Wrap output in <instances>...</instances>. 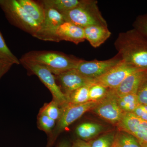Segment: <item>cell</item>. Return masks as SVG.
<instances>
[{
  "label": "cell",
  "mask_w": 147,
  "mask_h": 147,
  "mask_svg": "<svg viewBox=\"0 0 147 147\" xmlns=\"http://www.w3.org/2000/svg\"><path fill=\"white\" fill-rule=\"evenodd\" d=\"M115 46L123 61L136 68L147 70V39L136 30L120 33Z\"/></svg>",
  "instance_id": "1"
},
{
  "label": "cell",
  "mask_w": 147,
  "mask_h": 147,
  "mask_svg": "<svg viewBox=\"0 0 147 147\" xmlns=\"http://www.w3.org/2000/svg\"><path fill=\"white\" fill-rule=\"evenodd\" d=\"M21 59L42 66L53 74L74 69L81 59L61 52L53 51H32L23 55Z\"/></svg>",
  "instance_id": "2"
},
{
  "label": "cell",
  "mask_w": 147,
  "mask_h": 147,
  "mask_svg": "<svg viewBox=\"0 0 147 147\" xmlns=\"http://www.w3.org/2000/svg\"><path fill=\"white\" fill-rule=\"evenodd\" d=\"M95 0H82L76 8L61 13L64 20L84 28L92 26H108Z\"/></svg>",
  "instance_id": "3"
},
{
  "label": "cell",
  "mask_w": 147,
  "mask_h": 147,
  "mask_svg": "<svg viewBox=\"0 0 147 147\" xmlns=\"http://www.w3.org/2000/svg\"><path fill=\"white\" fill-rule=\"evenodd\" d=\"M0 7L9 22L33 36L40 26L27 13L16 0H0Z\"/></svg>",
  "instance_id": "4"
},
{
  "label": "cell",
  "mask_w": 147,
  "mask_h": 147,
  "mask_svg": "<svg viewBox=\"0 0 147 147\" xmlns=\"http://www.w3.org/2000/svg\"><path fill=\"white\" fill-rule=\"evenodd\" d=\"M99 101H89L79 105L67 104L63 108L62 113L60 118L57 121L53 131L49 135L47 147L53 146L61 133L74 121L81 117L86 112L92 110Z\"/></svg>",
  "instance_id": "5"
},
{
  "label": "cell",
  "mask_w": 147,
  "mask_h": 147,
  "mask_svg": "<svg viewBox=\"0 0 147 147\" xmlns=\"http://www.w3.org/2000/svg\"><path fill=\"white\" fill-rule=\"evenodd\" d=\"M20 61L21 64L28 71L37 76L49 89L53 95V100L57 102L62 108L67 105V100L65 95L57 84L55 76L50 70L42 66L29 61L21 59Z\"/></svg>",
  "instance_id": "6"
},
{
  "label": "cell",
  "mask_w": 147,
  "mask_h": 147,
  "mask_svg": "<svg viewBox=\"0 0 147 147\" xmlns=\"http://www.w3.org/2000/svg\"><path fill=\"white\" fill-rule=\"evenodd\" d=\"M45 18L34 37L44 41L59 42L57 31L65 22L61 13L53 8L44 7Z\"/></svg>",
  "instance_id": "7"
},
{
  "label": "cell",
  "mask_w": 147,
  "mask_h": 147,
  "mask_svg": "<svg viewBox=\"0 0 147 147\" xmlns=\"http://www.w3.org/2000/svg\"><path fill=\"white\" fill-rule=\"evenodd\" d=\"M140 70L121 60L117 64L102 76L94 79V84L102 85L109 89L118 86L130 74Z\"/></svg>",
  "instance_id": "8"
},
{
  "label": "cell",
  "mask_w": 147,
  "mask_h": 147,
  "mask_svg": "<svg viewBox=\"0 0 147 147\" xmlns=\"http://www.w3.org/2000/svg\"><path fill=\"white\" fill-rule=\"evenodd\" d=\"M121 60L118 55L115 57L107 60L86 61L81 60L74 69L87 78L94 79L105 74Z\"/></svg>",
  "instance_id": "9"
},
{
  "label": "cell",
  "mask_w": 147,
  "mask_h": 147,
  "mask_svg": "<svg viewBox=\"0 0 147 147\" xmlns=\"http://www.w3.org/2000/svg\"><path fill=\"white\" fill-rule=\"evenodd\" d=\"M92 111L100 118L110 123L117 124L124 112L119 107L116 96L108 91L107 96L100 100Z\"/></svg>",
  "instance_id": "10"
},
{
  "label": "cell",
  "mask_w": 147,
  "mask_h": 147,
  "mask_svg": "<svg viewBox=\"0 0 147 147\" xmlns=\"http://www.w3.org/2000/svg\"><path fill=\"white\" fill-rule=\"evenodd\" d=\"M117 125L119 130L132 134L140 143L147 144V121L139 118L133 113H124Z\"/></svg>",
  "instance_id": "11"
},
{
  "label": "cell",
  "mask_w": 147,
  "mask_h": 147,
  "mask_svg": "<svg viewBox=\"0 0 147 147\" xmlns=\"http://www.w3.org/2000/svg\"><path fill=\"white\" fill-rule=\"evenodd\" d=\"M55 77L59 83L60 87L65 95L81 87L91 86L94 84V79L81 75L74 69L55 75Z\"/></svg>",
  "instance_id": "12"
},
{
  "label": "cell",
  "mask_w": 147,
  "mask_h": 147,
  "mask_svg": "<svg viewBox=\"0 0 147 147\" xmlns=\"http://www.w3.org/2000/svg\"><path fill=\"white\" fill-rule=\"evenodd\" d=\"M147 70H140L130 74L115 88L109 89V91L117 98L126 95L137 94V90Z\"/></svg>",
  "instance_id": "13"
},
{
  "label": "cell",
  "mask_w": 147,
  "mask_h": 147,
  "mask_svg": "<svg viewBox=\"0 0 147 147\" xmlns=\"http://www.w3.org/2000/svg\"><path fill=\"white\" fill-rule=\"evenodd\" d=\"M58 41H69L74 44L84 42L85 39L84 28L70 22H64L57 31Z\"/></svg>",
  "instance_id": "14"
},
{
  "label": "cell",
  "mask_w": 147,
  "mask_h": 147,
  "mask_svg": "<svg viewBox=\"0 0 147 147\" xmlns=\"http://www.w3.org/2000/svg\"><path fill=\"white\" fill-rule=\"evenodd\" d=\"M85 39L94 48L99 47L111 36L108 26H92L84 28Z\"/></svg>",
  "instance_id": "15"
},
{
  "label": "cell",
  "mask_w": 147,
  "mask_h": 147,
  "mask_svg": "<svg viewBox=\"0 0 147 147\" xmlns=\"http://www.w3.org/2000/svg\"><path fill=\"white\" fill-rule=\"evenodd\" d=\"M104 126L99 123L92 122L84 123L76 129V135L84 141L91 140L104 130Z\"/></svg>",
  "instance_id": "16"
},
{
  "label": "cell",
  "mask_w": 147,
  "mask_h": 147,
  "mask_svg": "<svg viewBox=\"0 0 147 147\" xmlns=\"http://www.w3.org/2000/svg\"><path fill=\"white\" fill-rule=\"evenodd\" d=\"M21 6L39 26L45 18V9L40 2L32 0H17Z\"/></svg>",
  "instance_id": "17"
},
{
  "label": "cell",
  "mask_w": 147,
  "mask_h": 147,
  "mask_svg": "<svg viewBox=\"0 0 147 147\" xmlns=\"http://www.w3.org/2000/svg\"><path fill=\"white\" fill-rule=\"evenodd\" d=\"M82 0H44L40 3L44 7L55 9L61 13L76 8Z\"/></svg>",
  "instance_id": "18"
},
{
  "label": "cell",
  "mask_w": 147,
  "mask_h": 147,
  "mask_svg": "<svg viewBox=\"0 0 147 147\" xmlns=\"http://www.w3.org/2000/svg\"><path fill=\"white\" fill-rule=\"evenodd\" d=\"M90 86L81 87L66 95L67 104L79 105L89 101V93Z\"/></svg>",
  "instance_id": "19"
},
{
  "label": "cell",
  "mask_w": 147,
  "mask_h": 147,
  "mask_svg": "<svg viewBox=\"0 0 147 147\" xmlns=\"http://www.w3.org/2000/svg\"><path fill=\"white\" fill-rule=\"evenodd\" d=\"M117 98L119 107L124 113H132L140 105L137 94H130Z\"/></svg>",
  "instance_id": "20"
},
{
  "label": "cell",
  "mask_w": 147,
  "mask_h": 147,
  "mask_svg": "<svg viewBox=\"0 0 147 147\" xmlns=\"http://www.w3.org/2000/svg\"><path fill=\"white\" fill-rule=\"evenodd\" d=\"M115 142L120 147H142L141 143L136 137L122 130L116 133Z\"/></svg>",
  "instance_id": "21"
},
{
  "label": "cell",
  "mask_w": 147,
  "mask_h": 147,
  "mask_svg": "<svg viewBox=\"0 0 147 147\" xmlns=\"http://www.w3.org/2000/svg\"><path fill=\"white\" fill-rule=\"evenodd\" d=\"M62 111L63 108L59 103L53 100L49 103H45L39 113L45 114L57 122L61 115Z\"/></svg>",
  "instance_id": "22"
},
{
  "label": "cell",
  "mask_w": 147,
  "mask_h": 147,
  "mask_svg": "<svg viewBox=\"0 0 147 147\" xmlns=\"http://www.w3.org/2000/svg\"><path fill=\"white\" fill-rule=\"evenodd\" d=\"M0 60L11 64H20V60L18 59L9 50L6 44L2 34L0 32Z\"/></svg>",
  "instance_id": "23"
},
{
  "label": "cell",
  "mask_w": 147,
  "mask_h": 147,
  "mask_svg": "<svg viewBox=\"0 0 147 147\" xmlns=\"http://www.w3.org/2000/svg\"><path fill=\"white\" fill-rule=\"evenodd\" d=\"M116 133L115 131H110L88 142L91 147H112Z\"/></svg>",
  "instance_id": "24"
},
{
  "label": "cell",
  "mask_w": 147,
  "mask_h": 147,
  "mask_svg": "<svg viewBox=\"0 0 147 147\" xmlns=\"http://www.w3.org/2000/svg\"><path fill=\"white\" fill-rule=\"evenodd\" d=\"M109 90V88L100 84H93L90 87V101H99L102 100L107 96Z\"/></svg>",
  "instance_id": "25"
},
{
  "label": "cell",
  "mask_w": 147,
  "mask_h": 147,
  "mask_svg": "<svg viewBox=\"0 0 147 147\" xmlns=\"http://www.w3.org/2000/svg\"><path fill=\"white\" fill-rule=\"evenodd\" d=\"M57 122L45 114L38 113V128L45 133L50 134L55 128Z\"/></svg>",
  "instance_id": "26"
},
{
  "label": "cell",
  "mask_w": 147,
  "mask_h": 147,
  "mask_svg": "<svg viewBox=\"0 0 147 147\" xmlns=\"http://www.w3.org/2000/svg\"><path fill=\"white\" fill-rule=\"evenodd\" d=\"M133 26V28L147 39V13L138 16Z\"/></svg>",
  "instance_id": "27"
},
{
  "label": "cell",
  "mask_w": 147,
  "mask_h": 147,
  "mask_svg": "<svg viewBox=\"0 0 147 147\" xmlns=\"http://www.w3.org/2000/svg\"><path fill=\"white\" fill-rule=\"evenodd\" d=\"M137 96L139 104L147 105V72L139 85Z\"/></svg>",
  "instance_id": "28"
},
{
  "label": "cell",
  "mask_w": 147,
  "mask_h": 147,
  "mask_svg": "<svg viewBox=\"0 0 147 147\" xmlns=\"http://www.w3.org/2000/svg\"><path fill=\"white\" fill-rule=\"evenodd\" d=\"M134 115L143 120L147 121V105L140 104L134 110Z\"/></svg>",
  "instance_id": "29"
},
{
  "label": "cell",
  "mask_w": 147,
  "mask_h": 147,
  "mask_svg": "<svg viewBox=\"0 0 147 147\" xmlns=\"http://www.w3.org/2000/svg\"><path fill=\"white\" fill-rule=\"evenodd\" d=\"M12 65L11 64L0 60V79L10 69Z\"/></svg>",
  "instance_id": "30"
},
{
  "label": "cell",
  "mask_w": 147,
  "mask_h": 147,
  "mask_svg": "<svg viewBox=\"0 0 147 147\" xmlns=\"http://www.w3.org/2000/svg\"><path fill=\"white\" fill-rule=\"evenodd\" d=\"M71 147H91L88 142L79 139L74 142Z\"/></svg>",
  "instance_id": "31"
},
{
  "label": "cell",
  "mask_w": 147,
  "mask_h": 147,
  "mask_svg": "<svg viewBox=\"0 0 147 147\" xmlns=\"http://www.w3.org/2000/svg\"><path fill=\"white\" fill-rule=\"evenodd\" d=\"M58 147H71L69 143L66 141H63L61 142Z\"/></svg>",
  "instance_id": "32"
},
{
  "label": "cell",
  "mask_w": 147,
  "mask_h": 147,
  "mask_svg": "<svg viewBox=\"0 0 147 147\" xmlns=\"http://www.w3.org/2000/svg\"><path fill=\"white\" fill-rule=\"evenodd\" d=\"M112 147H120L115 142H114V144H113V146Z\"/></svg>",
  "instance_id": "33"
},
{
  "label": "cell",
  "mask_w": 147,
  "mask_h": 147,
  "mask_svg": "<svg viewBox=\"0 0 147 147\" xmlns=\"http://www.w3.org/2000/svg\"><path fill=\"white\" fill-rule=\"evenodd\" d=\"M141 143V146H142V147H147V144H144V143Z\"/></svg>",
  "instance_id": "34"
}]
</instances>
